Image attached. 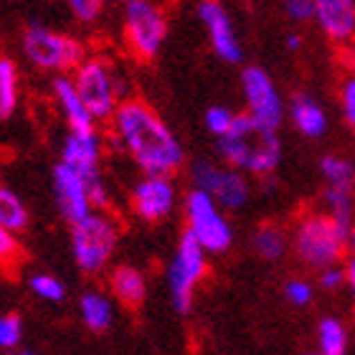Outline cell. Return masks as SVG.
Returning a JSON list of instances; mask_svg holds the SVG:
<instances>
[{
	"mask_svg": "<svg viewBox=\"0 0 355 355\" xmlns=\"http://www.w3.org/2000/svg\"><path fill=\"white\" fill-rule=\"evenodd\" d=\"M110 137L145 175H173L185 150L168 122L140 96H127L110 117Z\"/></svg>",
	"mask_w": 355,
	"mask_h": 355,
	"instance_id": "obj_1",
	"label": "cell"
},
{
	"mask_svg": "<svg viewBox=\"0 0 355 355\" xmlns=\"http://www.w3.org/2000/svg\"><path fill=\"white\" fill-rule=\"evenodd\" d=\"M216 145L221 163L252 178L274 175L282 163L279 130L257 122L249 112H239L229 132L216 137Z\"/></svg>",
	"mask_w": 355,
	"mask_h": 355,
	"instance_id": "obj_2",
	"label": "cell"
},
{
	"mask_svg": "<svg viewBox=\"0 0 355 355\" xmlns=\"http://www.w3.org/2000/svg\"><path fill=\"white\" fill-rule=\"evenodd\" d=\"M350 226L340 223L327 211H310L297 218L289 234V246L297 259L310 269H322L327 264H340L350 252Z\"/></svg>",
	"mask_w": 355,
	"mask_h": 355,
	"instance_id": "obj_3",
	"label": "cell"
},
{
	"mask_svg": "<svg viewBox=\"0 0 355 355\" xmlns=\"http://www.w3.org/2000/svg\"><path fill=\"white\" fill-rule=\"evenodd\" d=\"M74 87L96 122H110L117 104L130 96L125 74L102 53H87L71 71Z\"/></svg>",
	"mask_w": 355,
	"mask_h": 355,
	"instance_id": "obj_4",
	"label": "cell"
},
{
	"mask_svg": "<svg viewBox=\"0 0 355 355\" xmlns=\"http://www.w3.org/2000/svg\"><path fill=\"white\" fill-rule=\"evenodd\" d=\"M21 53L36 71L44 74H71L87 56V46L71 33L53 31L44 23H28L21 33Z\"/></svg>",
	"mask_w": 355,
	"mask_h": 355,
	"instance_id": "obj_5",
	"label": "cell"
},
{
	"mask_svg": "<svg viewBox=\"0 0 355 355\" xmlns=\"http://www.w3.org/2000/svg\"><path fill=\"white\" fill-rule=\"evenodd\" d=\"M119 244V223L107 208H94L82 221L71 223V257L84 274H99L110 266Z\"/></svg>",
	"mask_w": 355,
	"mask_h": 355,
	"instance_id": "obj_6",
	"label": "cell"
},
{
	"mask_svg": "<svg viewBox=\"0 0 355 355\" xmlns=\"http://www.w3.org/2000/svg\"><path fill=\"white\" fill-rule=\"evenodd\" d=\"M171 21L165 8L155 0H125L122 38L127 51L137 61H153L168 41Z\"/></svg>",
	"mask_w": 355,
	"mask_h": 355,
	"instance_id": "obj_7",
	"label": "cell"
},
{
	"mask_svg": "<svg viewBox=\"0 0 355 355\" xmlns=\"http://www.w3.org/2000/svg\"><path fill=\"white\" fill-rule=\"evenodd\" d=\"M183 214H185V226H188L185 231L208 254L229 252L231 244H234L231 221L226 218V211L206 191L191 188L183 200Z\"/></svg>",
	"mask_w": 355,
	"mask_h": 355,
	"instance_id": "obj_8",
	"label": "cell"
},
{
	"mask_svg": "<svg viewBox=\"0 0 355 355\" xmlns=\"http://www.w3.org/2000/svg\"><path fill=\"white\" fill-rule=\"evenodd\" d=\"M208 272V252L185 231L168 264V292L178 312H191L193 295Z\"/></svg>",
	"mask_w": 355,
	"mask_h": 355,
	"instance_id": "obj_9",
	"label": "cell"
},
{
	"mask_svg": "<svg viewBox=\"0 0 355 355\" xmlns=\"http://www.w3.org/2000/svg\"><path fill=\"white\" fill-rule=\"evenodd\" d=\"M193 188L206 191L223 211H241L252 198V183L249 175L226 163L214 160H196L191 165Z\"/></svg>",
	"mask_w": 355,
	"mask_h": 355,
	"instance_id": "obj_10",
	"label": "cell"
},
{
	"mask_svg": "<svg viewBox=\"0 0 355 355\" xmlns=\"http://www.w3.org/2000/svg\"><path fill=\"white\" fill-rule=\"evenodd\" d=\"M241 94H244L246 112L261 125L279 130L282 122L287 119V99L282 96L279 87L269 76V71H264L261 67H244Z\"/></svg>",
	"mask_w": 355,
	"mask_h": 355,
	"instance_id": "obj_11",
	"label": "cell"
},
{
	"mask_svg": "<svg viewBox=\"0 0 355 355\" xmlns=\"http://www.w3.org/2000/svg\"><path fill=\"white\" fill-rule=\"evenodd\" d=\"M178 191L173 175H145L132 185L130 208L145 223H157L175 211Z\"/></svg>",
	"mask_w": 355,
	"mask_h": 355,
	"instance_id": "obj_12",
	"label": "cell"
},
{
	"mask_svg": "<svg viewBox=\"0 0 355 355\" xmlns=\"http://www.w3.org/2000/svg\"><path fill=\"white\" fill-rule=\"evenodd\" d=\"M51 180H53V198H56L59 214L69 226L76 221H82L84 216H89L94 211V203H92V196H89L87 175H82V173L74 171L71 165L59 160V163L53 165Z\"/></svg>",
	"mask_w": 355,
	"mask_h": 355,
	"instance_id": "obj_13",
	"label": "cell"
},
{
	"mask_svg": "<svg viewBox=\"0 0 355 355\" xmlns=\"http://www.w3.org/2000/svg\"><path fill=\"white\" fill-rule=\"evenodd\" d=\"M198 21L206 28V36L216 56L226 64H241L244 49L234 31L231 15L226 13V8L218 0H198Z\"/></svg>",
	"mask_w": 355,
	"mask_h": 355,
	"instance_id": "obj_14",
	"label": "cell"
},
{
	"mask_svg": "<svg viewBox=\"0 0 355 355\" xmlns=\"http://www.w3.org/2000/svg\"><path fill=\"white\" fill-rule=\"evenodd\" d=\"M104 157V135L99 127L92 130H69L64 142H61V163L71 165L82 175L92 178L102 173Z\"/></svg>",
	"mask_w": 355,
	"mask_h": 355,
	"instance_id": "obj_15",
	"label": "cell"
},
{
	"mask_svg": "<svg viewBox=\"0 0 355 355\" xmlns=\"http://www.w3.org/2000/svg\"><path fill=\"white\" fill-rule=\"evenodd\" d=\"M312 21L338 49L355 41V0H315Z\"/></svg>",
	"mask_w": 355,
	"mask_h": 355,
	"instance_id": "obj_16",
	"label": "cell"
},
{
	"mask_svg": "<svg viewBox=\"0 0 355 355\" xmlns=\"http://www.w3.org/2000/svg\"><path fill=\"white\" fill-rule=\"evenodd\" d=\"M287 119L292 122L297 132L307 137V140H320L327 135V127H330V117H327V110L322 107L320 99H315L312 94H292L287 102Z\"/></svg>",
	"mask_w": 355,
	"mask_h": 355,
	"instance_id": "obj_17",
	"label": "cell"
},
{
	"mask_svg": "<svg viewBox=\"0 0 355 355\" xmlns=\"http://www.w3.org/2000/svg\"><path fill=\"white\" fill-rule=\"evenodd\" d=\"M51 96H53V104H56V110H59V114L64 117L69 130H92V127H99V122L92 117V112L87 110V104L82 102V96H79V92H76L71 74L53 76Z\"/></svg>",
	"mask_w": 355,
	"mask_h": 355,
	"instance_id": "obj_18",
	"label": "cell"
},
{
	"mask_svg": "<svg viewBox=\"0 0 355 355\" xmlns=\"http://www.w3.org/2000/svg\"><path fill=\"white\" fill-rule=\"evenodd\" d=\"M110 292L119 304L135 310L148 297V279H145V274L137 266H130V264L114 266L110 274Z\"/></svg>",
	"mask_w": 355,
	"mask_h": 355,
	"instance_id": "obj_19",
	"label": "cell"
},
{
	"mask_svg": "<svg viewBox=\"0 0 355 355\" xmlns=\"http://www.w3.org/2000/svg\"><path fill=\"white\" fill-rule=\"evenodd\" d=\"M79 315H82V322L89 330L104 333L114 322V302H112V297L107 292L89 289L79 300Z\"/></svg>",
	"mask_w": 355,
	"mask_h": 355,
	"instance_id": "obj_20",
	"label": "cell"
},
{
	"mask_svg": "<svg viewBox=\"0 0 355 355\" xmlns=\"http://www.w3.org/2000/svg\"><path fill=\"white\" fill-rule=\"evenodd\" d=\"M21 102V74L10 56H0V119H10Z\"/></svg>",
	"mask_w": 355,
	"mask_h": 355,
	"instance_id": "obj_21",
	"label": "cell"
},
{
	"mask_svg": "<svg viewBox=\"0 0 355 355\" xmlns=\"http://www.w3.org/2000/svg\"><path fill=\"white\" fill-rule=\"evenodd\" d=\"M254 252L259 254L261 259L277 261L282 259L289 249V234L277 223H261L259 229L254 231L252 236Z\"/></svg>",
	"mask_w": 355,
	"mask_h": 355,
	"instance_id": "obj_22",
	"label": "cell"
},
{
	"mask_svg": "<svg viewBox=\"0 0 355 355\" xmlns=\"http://www.w3.org/2000/svg\"><path fill=\"white\" fill-rule=\"evenodd\" d=\"M28 221H31V214L21 196L13 188L0 185V226L21 234V231L28 229Z\"/></svg>",
	"mask_w": 355,
	"mask_h": 355,
	"instance_id": "obj_23",
	"label": "cell"
},
{
	"mask_svg": "<svg viewBox=\"0 0 355 355\" xmlns=\"http://www.w3.org/2000/svg\"><path fill=\"white\" fill-rule=\"evenodd\" d=\"M348 353V330L340 320L325 318L318 325V355H345Z\"/></svg>",
	"mask_w": 355,
	"mask_h": 355,
	"instance_id": "obj_24",
	"label": "cell"
},
{
	"mask_svg": "<svg viewBox=\"0 0 355 355\" xmlns=\"http://www.w3.org/2000/svg\"><path fill=\"white\" fill-rule=\"evenodd\" d=\"M322 203L330 216H335L340 223L350 226L355 218V188H340V185H325Z\"/></svg>",
	"mask_w": 355,
	"mask_h": 355,
	"instance_id": "obj_25",
	"label": "cell"
},
{
	"mask_svg": "<svg viewBox=\"0 0 355 355\" xmlns=\"http://www.w3.org/2000/svg\"><path fill=\"white\" fill-rule=\"evenodd\" d=\"M320 175L325 185H340V188H355V165L348 157L322 155L320 157Z\"/></svg>",
	"mask_w": 355,
	"mask_h": 355,
	"instance_id": "obj_26",
	"label": "cell"
},
{
	"mask_svg": "<svg viewBox=\"0 0 355 355\" xmlns=\"http://www.w3.org/2000/svg\"><path fill=\"white\" fill-rule=\"evenodd\" d=\"M28 287H31V292H33L38 300H44V302L59 304V302H64V297H67V287H64V282H61L59 277L46 274V272L31 274Z\"/></svg>",
	"mask_w": 355,
	"mask_h": 355,
	"instance_id": "obj_27",
	"label": "cell"
},
{
	"mask_svg": "<svg viewBox=\"0 0 355 355\" xmlns=\"http://www.w3.org/2000/svg\"><path fill=\"white\" fill-rule=\"evenodd\" d=\"M338 104H340L343 122L355 130V71L348 69V74L343 76L338 84Z\"/></svg>",
	"mask_w": 355,
	"mask_h": 355,
	"instance_id": "obj_28",
	"label": "cell"
},
{
	"mask_svg": "<svg viewBox=\"0 0 355 355\" xmlns=\"http://www.w3.org/2000/svg\"><path fill=\"white\" fill-rule=\"evenodd\" d=\"M23 340V320L13 312H6L0 315V350H13L21 348Z\"/></svg>",
	"mask_w": 355,
	"mask_h": 355,
	"instance_id": "obj_29",
	"label": "cell"
},
{
	"mask_svg": "<svg viewBox=\"0 0 355 355\" xmlns=\"http://www.w3.org/2000/svg\"><path fill=\"white\" fill-rule=\"evenodd\" d=\"M234 119H236V112L229 110V107H223V104H214V107H208L206 114H203V125L206 130L214 137H221V135L229 132V127L234 125Z\"/></svg>",
	"mask_w": 355,
	"mask_h": 355,
	"instance_id": "obj_30",
	"label": "cell"
},
{
	"mask_svg": "<svg viewBox=\"0 0 355 355\" xmlns=\"http://www.w3.org/2000/svg\"><path fill=\"white\" fill-rule=\"evenodd\" d=\"M64 3H67L69 13L84 26H92V23L99 21L104 13V6H107V0H64Z\"/></svg>",
	"mask_w": 355,
	"mask_h": 355,
	"instance_id": "obj_31",
	"label": "cell"
},
{
	"mask_svg": "<svg viewBox=\"0 0 355 355\" xmlns=\"http://www.w3.org/2000/svg\"><path fill=\"white\" fill-rule=\"evenodd\" d=\"M21 261V241L18 234L0 226V269H13Z\"/></svg>",
	"mask_w": 355,
	"mask_h": 355,
	"instance_id": "obj_32",
	"label": "cell"
},
{
	"mask_svg": "<svg viewBox=\"0 0 355 355\" xmlns=\"http://www.w3.org/2000/svg\"><path fill=\"white\" fill-rule=\"evenodd\" d=\"M284 297L295 307H307L315 300V287L307 279H302V277H295V279H289L284 284Z\"/></svg>",
	"mask_w": 355,
	"mask_h": 355,
	"instance_id": "obj_33",
	"label": "cell"
},
{
	"mask_svg": "<svg viewBox=\"0 0 355 355\" xmlns=\"http://www.w3.org/2000/svg\"><path fill=\"white\" fill-rule=\"evenodd\" d=\"M282 10L289 21L295 23H307L312 21V8H315V0H279Z\"/></svg>",
	"mask_w": 355,
	"mask_h": 355,
	"instance_id": "obj_34",
	"label": "cell"
},
{
	"mask_svg": "<svg viewBox=\"0 0 355 355\" xmlns=\"http://www.w3.org/2000/svg\"><path fill=\"white\" fill-rule=\"evenodd\" d=\"M318 282H320V287L327 289V292H335V289L345 287V266H340V264L322 266V269H318Z\"/></svg>",
	"mask_w": 355,
	"mask_h": 355,
	"instance_id": "obj_35",
	"label": "cell"
},
{
	"mask_svg": "<svg viewBox=\"0 0 355 355\" xmlns=\"http://www.w3.org/2000/svg\"><path fill=\"white\" fill-rule=\"evenodd\" d=\"M345 287L350 289V295H353L355 300V252L348 257V261H345Z\"/></svg>",
	"mask_w": 355,
	"mask_h": 355,
	"instance_id": "obj_36",
	"label": "cell"
},
{
	"mask_svg": "<svg viewBox=\"0 0 355 355\" xmlns=\"http://www.w3.org/2000/svg\"><path fill=\"white\" fill-rule=\"evenodd\" d=\"M284 46H287V51H300V49H302V36H300V33H287V36H284Z\"/></svg>",
	"mask_w": 355,
	"mask_h": 355,
	"instance_id": "obj_37",
	"label": "cell"
},
{
	"mask_svg": "<svg viewBox=\"0 0 355 355\" xmlns=\"http://www.w3.org/2000/svg\"><path fill=\"white\" fill-rule=\"evenodd\" d=\"M343 53H345V64H348V69H353V71H355V41L345 46V49H343Z\"/></svg>",
	"mask_w": 355,
	"mask_h": 355,
	"instance_id": "obj_38",
	"label": "cell"
},
{
	"mask_svg": "<svg viewBox=\"0 0 355 355\" xmlns=\"http://www.w3.org/2000/svg\"><path fill=\"white\" fill-rule=\"evenodd\" d=\"M3 355H36V353H31V350H23V348H13V350H6Z\"/></svg>",
	"mask_w": 355,
	"mask_h": 355,
	"instance_id": "obj_39",
	"label": "cell"
},
{
	"mask_svg": "<svg viewBox=\"0 0 355 355\" xmlns=\"http://www.w3.org/2000/svg\"><path fill=\"white\" fill-rule=\"evenodd\" d=\"M350 252H355V218H353V223H350Z\"/></svg>",
	"mask_w": 355,
	"mask_h": 355,
	"instance_id": "obj_40",
	"label": "cell"
},
{
	"mask_svg": "<svg viewBox=\"0 0 355 355\" xmlns=\"http://www.w3.org/2000/svg\"><path fill=\"white\" fill-rule=\"evenodd\" d=\"M310 355H318V353H310Z\"/></svg>",
	"mask_w": 355,
	"mask_h": 355,
	"instance_id": "obj_41",
	"label": "cell"
}]
</instances>
